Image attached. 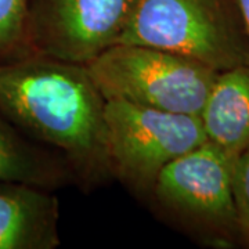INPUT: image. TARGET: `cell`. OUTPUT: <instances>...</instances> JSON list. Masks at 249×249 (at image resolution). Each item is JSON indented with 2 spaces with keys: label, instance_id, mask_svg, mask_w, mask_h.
Returning <instances> with one entry per match:
<instances>
[{
  "label": "cell",
  "instance_id": "cell-1",
  "mask_svg": "<svg viewBox=\"0 0 249 249\" xmlns=\"http://www.w3.org/2000/svg\"><path fill=\"white\" fill-rule=\"evenodd\" d=\"M104 109L106 98L83 64L39 53L0 62V112L58 154L83 191L114 178Z\"/></svg>",
  "mask_w": 249,
  "mask_h": 249
},
{
  "label": "cell",
  "instance_id": "cell-2",
  "mask_svg": "<svg viewBox=\"0 0 249 249\" xmlns=\"http://www.w3.org/2000/svg\"><path fill=\"white\" fill-rule=\"evenodd\" d=\"M116 43L168 50L219 72L249 65L238 0H133Z\"/></svg>",
  "mask_w": 249,
  "mask_h": 249
},
{
  "label": "cell",
  "instance_id": "cell-3",
  "mask_svg": "<svg viewBox=\"0 0 249 249\" xmlns=\"http://www.w3.org/2000/svg\"><path fill=\"white\" fill-rule=\"evenodd\" d=\"M232 160L209 142L172 160L145 204L160 220L206 248L240 247Z\"/></svg>",
  "mask_w": 249,
  "mask_h": 249
},
{
  "label": "cell",
  "instance_id": "cell-4",
  "mask_svg": "<svg viewBox=\"0 0 249 249\" xmlns=\"http://www.w3.org/2000/svg\"><path fill=\"white\" fill-rule=\"evenodd\" d=\"M106 100L201 115L219 71L151 46L115 43L86 64Z\"/></svg>",
  "mask_w": 249,
  "mask_h": 249
},
{
  "label": "cell",
  "instance_id": "cell-5",
  "mask_svg": "<svg viewBox=\"0 0 249 249\" xmlns=\"http://www.w3.org/2000/svg\"><path fill=\"white\" fill-rule=\"evenodd\" d=\"M104 118L112 176L142 202L165 166L208 142L199 115L106 100Z\"/></svg>",
  "mask_w": 249,
  "mask_h": 249
},
{
  "label": "cell",
  "instance_id": "cell-6",
  "mask_svg": "<svg viewBox=\"0 0 249 249\" xmlns=\"http://www.w3.org/2000/svg\"><path fill=\"white\" fill-rule=\"evenodd\" d=\"M133 0H29L35 53L86 65L115 45Z\"/></svg>",
  "mask_w": 249,
  "mask_h": 249
},
{
  "label": "cell",
  "instance_id": "cell-7",
  "mask_svg": "<svg viewBox=\"0 0 249 249\" xmlns=\"http://www.w3.org/2000/svg\"><path fill=\"white\" fill-rule=\"evenodd\" d=\"M60 201L53 190L0 181V249H55L61 245Z\"/></svg>",
  "mask_w": 249,
  "mask_h": 249
},
{
  "label": "cell",
  "instance_id": "cell-8",
  "mask_svg": "<svg viewBox=\"0 0 249 249\" xmlns=\"http://www.w3.org/2000/svg\"><path fill=\"white\" fill-rule=\"evenodd\" d=\"M199 116L208 142L227 157L249 150V65L219 72Z\"/></svg>",
  "mask_w": 249,
  "mask_h": 249
},
{
  "label": "cell",
  "instance_id": "cell-9",
  "mask_svg": "<svg viewBox=\"0 0 249 249\" xmlns=\"http://www.w3.org/2000/svg\"><path fill=\"white\" fill-rule=\"evenodd\" d=\"M0 181H24L50 190L73 184L61 157L18 130L1 112Z\"/></svg>",
  "mask_w": 249,
  "mask_h": 249
},
{
  "label": "cell",
  "instance_id": "cell-10",
  "mask_svg": "<svg viewBox=\"0 0 249 249\" xmlns=\"http://www.w3.org/2000/svg\"><path fill=\"white\" fill-rule=\"evenodd\" d=\"M29 0H0V62L36 54L28 27Z\"/></svg>",
  "mask_w": 249,
  "mask_h": 249
},
{
  "label": "cell",
  "instance_id": "cell-11",
  "mask_svg": "<svg viewBox=\"0 0 249 249\" xmlns=\"http://www.w3.org/2000/svg\"><path fill=\"white\" fill-rule=\"evenodd\" d=\"M231 184L240 247L249 249V150L232 160Z\"/></svg>",
  "mask_w": 249,
  "mask_h": 249
},
{
  "label": "cell",
  "instance_id": "cell-12",
  "mask_svg": "<svg viewBox=\"0 0 249 249\" xmlns=\"http://www.w3.org/2000/svg\"><path fill=\"white\" fill-rule=\"evenodd\" d=\"M238 4H240L241 13H242L244 22H245V27H247V32H248L249 37V0H238Z\"/></svg>",
  "mask_w": 249,
  "mask_h": 249
}]
</instances>
